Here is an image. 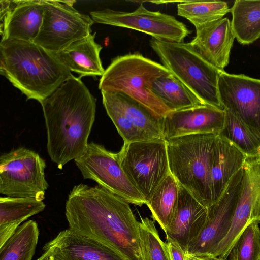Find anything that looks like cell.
<instances>
[{"label": "cell", "instance_id": "cell-23", "mask_svg": "<svg viewBox=\"0 0 260 260\" xmlns=\"http://www.w3.org/2000/svg\"><path fill=\"white\" fill-rule=\"evenodd\" d=\"M51 241L75 260H125L104 245L69 229L60 231Z\"/></svg>", "mask_w": 260, "mask_h": 260}, {"label": "cell", "instance_id": "cell-1", "mask_svg": "<svg viewBox=\"0 0 260 260\" xmlns=\"http://www.w3.org/2000/svg\"><path fill=\"white\" fill-rule=\"evenodd\" d=\"M69 229L94 240L125 260H144L139 221L128 202L99 185H75L66 203Z\"/></svg>", "mask_w": 260, "mask_h": 260}, {"label": "cell", "instance_id": "cell-15", "mask_svg": "<svg viewBox=\"0 0 260 260\" xmlns=\"http://www.w3.org/2000/svg\"><path fill=\"white\" fill-rule=\"evenodd\" d=\"M1 40L34 42L43 19L44 0L0 1Z\"/></svg>", "mask_w": 260, "mask_h": 260}, {"label": "cell", "instance_id": "cell-13", "mask_svg": "<svg viewBox=\"0 0 260 260\" xmlns=\"http://www.w3.org/2000/svg\"><path fill=\"white\" fill-rule=\"evenodd\" d=\"M243 168L230 180L219 200L207 208V218L198 237L187 248V257L210 259L212 254L229 231L238 200Z\"/></svg>", "mask_w": 260, "mask_h": 260}, {"label": "cell", "instance_id": "cell-34", "mask_svg": "<svg viewBox=\"0 0 260 260\" xmlns=\"http://www.w3.org/2000/svg\"><path fill=\"white\" fill-rule=\"evenodd\" d=\"M171 260H187V256L180 246L171 240H166Z\"/></svg>", "mask_w": 260, "mask_h": 260}, {"label": "cell", "instance_id": "cell-19", "mask_svg": "<svg viewBox=\"0 0 260 260\" xmlns=\"http://www.w3.org/2000/svg\"><path fill=\"white\" fill-rule=\"evenodd\" d=\"M246 158V154L219 134L211 172L212 204L221 198L230 180L243 168Z\"/></svg>", "mask_w": 260, "mask_h": 260}, {"label": "cell", "instance_id": "cell-30", "mask_svg": "<svg viewBox=\"0 0 260 260\" xmlns=\"http://www.w3.org/2000/svg\"><path fill=\"white\" fill-rule=\"evenodd\" d=\"M139 232L144 260H171L166 242L160 239L153 221L140 216Z\"/></svg>", "mask_w": 260, "mask_h": 260}, {"label": "cell", "instance_id": "cell-10", "mask_svg": "<svg viewBox=\"0 0 260 260\" xmlns=\"http://www.w3.org/2000/svg\"><path fill=\"white\" fill-rule=\"evenodd\" d=\"M74 160L84 179L94 181L128 203L139 206L146 204L121 168L116 153L104 146L91 142L84 154Z\"/></svg>", "mask_w": 260, "mask_h": 260}, {"label": "cell", "instance_id": "cell-36", "mask_svg": "<svg viewBox=\"0 0 260 260\" xmlns=\"http://www.w3.org/2000/svg\"><path fill=\"white\" fill-rule=\"evenodd\" d=\"M210 260H220V259H219V258H214V259H210Z\"/></svg>", "mask_w": 260, "mask_h": 260}, {"label": "cell", "instance_id": "cell-7", "mask_svg": "<svg viewBox=\"0 0 260 260\" xmlns=\"http://www.w3.org/2000/svg\"><path fill=\"white\" fill-rule=\"evenodd\" d=\"M116 154L121 168L146 203L171 174L165 139L124 143Z\"/></svg>", "mask_w": 260, "mask_h": 260}, {"label": "cell", "instance_id": "cell-22", "mask_svg": "<svg viewBox=\"0 0 260 260\" xmlns=\"http://www.w3.org/2000/svg\"><path fill=\"white\" fill-rule=\"evenodd\" d=\"M45 204L34 198H0V247L22 222L44 210Z\"/></svg>", "mask_w": 260, "mask_h": 260}, {"label": "cell", "instance_id": "cell-25", "mask_svg": "<svg viewBox=\"0 0 260 260\" xmlns=\"http://www.w3.org/2000/svg\"><path fill=\"white\" fill-rule=\"evenodd\" d=\"M150 90L171 111L205 105L171 73L157 78Z\"/></svg>", "mask_w": 260, "mask_h": 260}, {"label": "cell", "instance_id": "cell-14", "mask_svg": "<svg viewBox=\"0 0 260 260\" xmlns=\"http://www.w3.org/2000/svg\"><path fill=\"white\" fill-rule=\"evenodd\" d=\"M218 92L223 109L260 138V79L223 71L219 77Z\"/></svg>", "mask_w": 260, "mask_h": 260}, {"label": "cell", "instance_id": "cell-26", "mask_svg": "<svg viewBox=\"0 0 260 260\" xmlns=\"http://www.w3.org/2000/svg\"><path fill=\"white\" fill-rule=\"evenodd\" d=\"M179 195V184L170 174L147 202L154 220L166 233L175 215Z\"/></svg>", "mask_w": 260, "mask_h": 260}, {"label": "cell", "instance_id": "cell-33", "mask_svg": "<svg viewBox=\"0 0 260 260\" xmlns=\"http://www.w3.org/2000/svg\"><path fill=\"white\" fill-rule=\"evenodd\" d=\"M42 252V254L36 260H75L51 240L44 245Z\"/></svg>", "mask_w": 260, "mask_h": 260}, {"label": "cell", "instance_id": "cell-20", "mask_svg": "<svg viewBox=\"0 0 260 260\" xmlns=\"http://www.w3.org/2000/svg\"><path fill=\"white\" fill-rule=\"evenodd\" d=\"M95 33L75 41L54 54L71 72L84 76H102L105 70L100 58L101 45L95 41Z\"/></svg>", "mask_w": 260, "mask_h": 260}, {"label": "cell", "instance_id": "cell-32", "mask_svg": "<svg viewBox=\"0 0 260 260\" xmlns=\"http://www.w3.org/2000/svg\"><path fill=\"white\" fill-rule=\"evenodd\" d=\"M102 95L106 112L124 143L148 140L110 99L103 94Z\"/></svg>", "mask_w": 260, "mask_h": 260}, {"label": "cell", "instance_id": "cell-18", "mask_svg": "<svg viewBox=\"0 0 260 260\" xmlns=\"http://www.w3.org/2000/svg\"><path fill=\"white\" fill-rule=\"evenodd\" d=\"M196 35L190 42L199 53L210 64L224 70L236 38L231 22L227 18L196 27Z\"/></svg>", "mask_w": 260, "mask_h": 260}, {"label": "cell", "instance_id": "cell-4", "mask_svg": "<svg viewBox=\"0 0 260 260\" xmlns=\"http://www.w3.org/2000/svg\"><path fill=\"white\" fill-rule=\"evenodd\" d=\"M219 134H194L166 140L171 174L207 208L212 205L211 172Z\"/></svg>", "mask_w": 260, "mask_h": 260}, {"label": "cell", "instance_id": "cell-2", "mask_svg": "<svg viewBox=\"0 0 260 260\" xmlns=\"http://www.w3.org/2000/svg\"><path fill=\"white\" fill-rule=\"evenodd\" d=\"M96 101L81 78L74 76L41 104L47 152L59 169L86 151L95 120Z\"/></svg>", "mask_w": 260, "mask_h": 260}, {"label": "cell", "instance_id": "cell-8", "mask_svg": "<svg viewBox=\"0 0 260 260\" xmlns=\"http://www.w3.org/2000/svg\"><path fill=\"white\" fill-rule=\"evenodd\" d=\"M45 168V160L25 147L4 153L0 157V193L43 201L49 186Z\"/></svg>", "mask_w": 260, "mask_h": 260}, {"label": "cell", "instance_id": "cell-17", "mask_svg": "<svg viewBox=\"0 0 260 260\" xmlns=\"http://www.w3.org/2000/svg\"><path fill=\"white\" fill-rule=\"evenodd\" d=\"M207 214V208L179 184L176 211L165 233L166 240L176 242L186 253L188 245L198 237L204 228Z\"/></svg>", "mask_w": 260, "mask_h": 260}, {"label": "cell", "instance_id": "cell-6", "mask_svg": "<svg viewBox=\"0 0 260 260\" xmlns=\"http://www.w3.org/2000/svg\"><path fill=\"white\" fill-rule=\"evenodd\" d=\"M150 45L162 65L203 104L223 109L219 100L218 79L224 70L208 62L190 43L171 42L152 38Z\"/></svg>", "mask_w": 260, "mask_h": 260}, {"label": "cell", "instance_id": "cell-29", "mask_svg": "<svg viewBox=\"0 0 260 260\" xmlns=\"http://www.w3.org/2000/svg\"><path fill=\"white\" fill-rule=\"evenodd\" d=\"M224 126L219 134L230 140L247 156L260 154V138L227 110Z\"/></svg>", "mask_w": 260, "mask_h": 260}, {"label": "cell", "instance_id": "cell-16", "mask_svg": "<svg viewBox=\"0 0 260 260\" xmlns=\"http://www.w3.org/2000/svg\"><path fill=\"white\" fill-rule=\"evenodd\" d=\"M225 118L224 109L207 105L171 111L163 118V137L167 140L194 134H219Z\"/></svg>", "mask_w": 260, "mask_h": 260}, {"label": "cell", "instance_id": "cell-37", "mask_svg": "<svg viewBox=\"0 0 260 260\" xmlns=\"http://www.w3.org/2000/svg\"><path fill=\"white\" fill-rule=\"evenodd\" d=\"M258 260H260V257H259V258Z\"/></svg>", "mask_w": 260, "mask_h": 260}, {"label": "cell", "instance_id": "cell-5", "mask_svg": "<svg viewBox=\"0 0 260 260\" xmlns=\"http://www.w3.org/2000/svg\"><path fill=\"white\" fill-rule=\"evenodd\" d=\"M171 74L162 64L138 53L112 59L100 79L101 91L120 92L139 102L158 116L171 112L150 90L157 78Z\"/></svg>", "mask_w": 260, "mask_h": 260}, {"label": "cell", "instance_id": "cell-21", "mask_svg": "<svg viewBox=\"0 0 260 260\" xmlns=\"http://www.w3.org/2000/svg\"><path fill=\"white\" fill-rule=\"evenodd\" d=\"M123 113L147 140L164 139L163 118L129 96L120 92L101 91Z\"/></svg>", "mask_w": 260, "mask_h": 260}, {"label": "cell", "instance_id": "cell-24", "mask_svg": "<svg viewBox=\"0 0 260 260\" xmlns=\"http://www.w3.org/2000/svg\"><path fill=\"white\" fill-rule=\"evenodd\" d=\"M230 11L232 27L239 43L248 45L260 38V1L236 0Z\"/></svg>", "mask_w": 260, "mask_h": 260}, {"label": "cell", "instance_id": "cell-31", "mask_svg": "<svg viewBox=\"0 0 260 260\" xmlns=\"http://www.w3.org/2000/svg\"><path fill=\"white\" fill-rule=\"evenodd\" d=\"M259 222L248 224L234 243L226 260H258L260 257Z\"/></svg>", "mask_w": 260, "mask_h": 260}, {"label": "cell", "instance_id": "cell-12", "mask_svg": "<svg viewBox=\"0 0 260 260\" xmlns=\"http://www.w3.org/2000/svg\"><path fill=\"white\" fill-rule=\"evenodd\" d=\"M260 223V154L247 156L243 167L239 196L231 226L211 255L226 260L237 238L250 223Z\"/></svg>", "mask_w": 260, "mask_h": 260}, {"label": "cell", "instance_id": "cell-28", "mask_svg": "<svg viewBox=\"0 0 260 260\" xmlns=\"http://www.w3.org/2000/svg\"><path fill=\"white\" fill-rule=\"evenodd\" d=\"M230 11L228 3L223 1H185L177 4L178 15L195 28L220 19Z\"/></svg>", "mask_w": 260, "mask_h": 260}, {"label": "cell", "instance_id": "cell-27", "mask_svg": "<svg viewBox=\"0 0 260 260\" xmlns=\"http://www.w3.org/2000/svg\"><path fill=\"white\" fill-rule=\"evenodd\" d=\"M37 223L29 220L21 224L0 247V260H32L38 242Z\"/></svg>", "mask_w": 260, "mask_h": 260}, {"label": "cell", "instance_id": "cell-9", "mask_svg": "<svg viewBox=\"0 0 260 260\" xmlns=\"http://www.w3.org/2000/svg\"><path fill=\"white\" fill-rule=\"evenodd\" d=\"M40 31L34 42L55 54L91 34V17L76 10L75 1L44 0Z\"/></svg>", "mask_w": 260, "mask_h": 260}, {"label": "cell", "instance_id": "cell-11", "mask_svg": "<svg viewBox=\"0 0 260 260\" xmlns=\"http://www.w3.org/2000/svg\"><path fill=\"white\" fill-rule=\"evenodd\" d=\"M90 16L94 23L138 30L160 41L183 42L191 32L174 16L148 10L143 4L132 12L104 9L91 11Z\"/></svg>", "mask_w": 260, "mask_h": 260}, {"label": "cell", "instance_id": "cell-3", "mask_svg": "<svg viewBox=\"0 0 260 260\" xmlns=\"http://www.w3.org/2000/svg\"><path fill=\"white\" fill-rule=\"evenodd\" d=\"M0 54L1 74L40 104L74 76L54 53L34 42L1 40Z\"/></svg>", "mask_w": 260, "mask_h": 260}, {"label": "cell", "instance_id": "cell-35", "mask_svg": "<svg viewBox=\"0 0 260 260\" xmlns=\"http://www.w3.org/2000/svg\"><path fill=\"white\" fill-rule=\"evenodd\" d=\"M187 260H210V259L199 258H197V257H187Z\"/></svg>", "mask_w": 260, "mask_h": 260}]
</instances>
